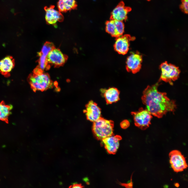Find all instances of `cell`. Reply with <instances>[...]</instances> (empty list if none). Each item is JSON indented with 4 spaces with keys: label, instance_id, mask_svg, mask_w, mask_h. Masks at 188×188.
Returning <instances> with one entry per match:
<instances>
[{
    "label": "cell",
    "instance_id": "obj_1",
    "mask_svg": "<svg viewBox=\"0 0 188 188\" xmlns=\"http://www.w3.org/2000/svg\"><path fill=\"white\" fill-rule=\"evenodd\" d=\"M160 81L152 86H148L143 92V103L151 114L158 118L169 112H174L176 108L175 102L169 99L165 92L158 91Z\"/></svg>",
    "mask_w": 188,
    "mask_h": 188
},
{
    "label": "cell",
    "instance_id": "obj_2",
    "mask_svg": "<svg viewBox=\"0 0 188 188\" xmlns=\"http://www.w3.org/2000/svg\"><path fill=\"white\" fill-rule=\"evenodd\" d=\"M28 81L32 90L43 91L50 87L52 84L50 77L47 73L36 68L28 78Z\"/></svg>",
    "mask_w": 188,
    "mask_h": 188
},
{
    "label": "cell",
    "instance_id": "obj_3",
    "mask_svg": "<svg viewBox=\"0 0 188 188\" xmlns=\"http://www.w3.org/2000/svg\"><path fill=\"white\" fill-rule=\"evenodd\" d=\"M113 121L100 117L93 122L92 129L97 138L102 140L113 135Z\"/></svg>",
    "mask_w": 188,
    "mask_h": 188
},
{
    "label": "cell",
    "instance_id": "obj_4",
    "mask_svg": "<svg viewBox=\"0 0 188 188\" xmlns=\"http://www.w3.org/2000/svg\"><path fill=\"white\" fill-rule=\"evenodd\" d=\"M161 71L160 80L167 82L175 81L179 78L180 71L178 67L165 61L160 66Z\"/></svg>",
    "mask_w": 188,
    "mask_h": 188
},
{
    "label": "cell",
    "instance_id": "obj_5",
    "mask_svg": "<svg viewBox=\"0 0 188 188\" xmlns=\"http://www.w3.org/2000/svg\"><path fill=\"white\" fill-rule=\"evenodd\" d=\"M135 125L142 130L146 129L151 124L152 115L146 109L142 108L137 111L132 112Z\"/></svg>",
    "mask_w": 188,
    "mask_h": 188
},
{
    "label": "cell",
    "instance_id": "obj_6",
    "mask_svg": "<svg viewBox=\"0 0 188 188\" xmlns=\"http://www.w3.org/2000/svg\"><path fill=\"white\" fill-rule=\"evenodd\" d=\"M169 162L174 171L178 173L183 171L188 167L186 158L179 150H173L169 154Z\"/></svg>",
    "mask_w": 188,
    "mask_h": 188
},
{
    "label": "cell",
    "instance_id": "obj_7",
    "mask_svg": "<svg viewBox=\"0 0 188 188\" xmlns=\"http://www.w3.org/2000/svg\"><path fill=\"white\" fill-rule=\"evenodd\" d=\"M142 62V56L138 52H132L127 57L126 67L128 72L135 73L141 69Z\"/></svg>",
    "mask_w": 188,
    "mask_h": 188
},
{
    "label": "cell",
    "instance_id": "obj_8",
    "mask_svg": "<svg viewBox=\"0 0 188 188\" xmlns=\"http://www.w3.org/2000/svg\"><path fill=\"white\" fill-rule=\"evenodd\" d=\"M46 58L49 64L57 67L64 65L67 61L68 57L60 49L54 48L48 53Z\"/></svg>",
    "mask_w": 188,
    "mask_h": 188
},
{
    "label": "cell",
    "instance_id": "obj_9",
    "mask_svg": "<svg viewBox=\"0 0 188 188\" xmlns=\"http://www.w3.org/2000/svg\"><path fill=\"white\" fill-rule=\"evenodd\" d=\"M105 30L113 37H117L123 33L124 25L122 21L110 19L106 23Z\"/></svg>",
    "mask_w": 188,
    "mask_h": 188
},
{
    "label": "cell",
    "instance_id": "obj_10",
    "mask_svg": "<svg viewBox=\"0 0 188 188\" xmlns=\"http://www.w3.org/2000/svg\"><path fill=\"white\" fill-rule=\"evenodd\" d=\"M117 38L114 46L115 50L120 54H126L129 49L130 41L134 40V38L128 34L122 35Z\"/></svg>",
    "mask_w": 188,
    "mask_h": 188
},
{
    "label": "cell",
    "instance_id": "obj_11",
    "mask_svg": "<svg viewBox=\"0 0 188 188\" xmlns=\"http://www.w3.org/2000/svg\"><path fill=\"white\" fill-rule=\"evenodd\" d=\"M45 11V19L48 24L55 25L57 22H62L64 19L61 12L55 9V6L51 5L44 8Z\"/></svg>",
    "mask_w": 188,
    "mask_h": 188
},
{
    "label": "cell",
    "instance_id": "obj_12",
    "mask_svg": "<svg viewBox=\"0 0 188 188\" xmlns=\"http://www.w3.org/2000/svg\"><path fill=\"white\" fill-rule=\"evenodd\" d=\"M131 8L125 6L123 2H120L111 13L110 19L122 21L126 20Z\"/></svg>",
    "mask_w": 188,
    "mask_h": 188
},
{
    "label": "cell",
    "instance_id": "obj_13",
    "mask_svg": "<svg viewBox=\"0 0 188 188\" xmlns=\"http://www.w3.org/2000/svg\"><path fill=\"white\" fill-rule=\"evenodd\" d=\"M121 137L119 135H112L102 140L104 147L107 152L114 154L117 152L119 146Z\"/></svg>",
    "mask_w": 188,
    "mask_h": 188
},
{
    "label": "cell",
    "instance_id": "obj_14",
    "mask_svg": "<svg viewBox=\"0 0 188 188\" xmlns=\"http://www.w3.org/2000/svg\"><path fill=\"white\" fill-rule=\"evenodd\" d=\"M85 111L87 119L91 121L94 122L101 117L100 108L92 101L87 104Z\"/></svg>",
    "mask_w": 188,
    "mask_h": 188
},
{
    "label": "cell",
    "instance_id": "obj_15",
    "mask_svg": "<svg viewBox=\"0 0 188 188\" xmlns=\"http://www.w3.org/2000/svg\"><path fill=\"white\" fill-rule=\"evenodd\" d=\"M14 66V59L11 56H6L0 60V73L5 77H8Z\"/></svg>",
    "mask_w": 188,
    "mask_h": 188
},
{
    "label": "cell",
    "instance_id": "obj_16",
    "mask_svg": "<svg viewBox=\"0 0 188 188\" xmlns=\"http://www.w3.org/2000/svg\"><path fill=\"white\" fill-rule=\"evenodd\" d=\"M104 96L107 104L118 101L119 99V92L116 88L111 87L105 90Z\"/></svg>",
    "mask_w": 188,
    "mask_h": 188
},
{
    "label": "cell",
    "instance_id": "obj_17",
    "mask_svg": "<svg viewBox=\"0 0 188 188\" xmlns=\"http://www.w3.org/2000/svg\"><path fill=\"white\" fill-rule=\"evenodd\" d=\"M57 5L61 12H66L75 9L77 7L75 0H59Z\"/></svg>",
    "mask_w": 188,
    "mask_h": 188
},
{
    "label": "cell",
    "instance_id": "obj_18",
    "mask_svg": "<svg viewBox=\"0 0 188 188\" xmlns=\"http://www.w3.org/2000/svg\"><path fill=\"white\" fill-rule=\"evenodd\" d=\"M12 108L11 105L7 104L4 101H2L0 103V120L8 123V118Z\"/></svg>",
    "mask_w": 188,
    "mask_h": 188
},
{
    "label": "cell",
    "instance_id": "obj_19",
    "mask_svg": "<svg viewBox=\"0 0 188 188\" xmlns=\"http://www.w3.org/2000/svg\"><path fill=\"white\" fill-rule=\"evenodd\" d=\"M38 55L39 58L38 61V64L36 67L43 71L45 69H49L50 66L47 60V56L40 52L38 53Z\"/></svg>",
    "mask_w": 188,
    "mask_h": 188
},
{
    "label": "cell",
    "instance_id": "obj_20",
    "mask_svg": "<svg viewBox=\"0 0 188 188\" xmlns=\"http://www.w3.org/2000/svg\"><path fill=\"white\" fill-rule=\"evenodd\" d=\"M54 48L55 47L53 43L46 42L44 44L40 52L47 56L48 53Z\"/></svg>",
    "mask_w": 188,
    "mask_h": 188
},
{
    "label": "cell",
    "instance_id": "obj_21",
    "mask_svg": "<svg viewBox=\"0 0 188 188\" xmlns=\"http://www.w3.org/2000/svg\"><path fill=\"white\" fill-rule=\"evenodd\" d=\"M181 0L182 3L180 5V8L184 13L187 14L188 11V0Z\"/></svg>",
    "mask_w": 188,
    "mask_h": 188
},
{
    "label": "cell",
    "instance_id": "obj_22",
    "mask_svg": "<svg viewBox=\"0 0 188 188\" xmlns=\"http://www.w3.org/2000/svg\"><path fill=\"white\" fill-rule=\"evenodd\" d=\"M129 122L127 120L123 121L120 124L121 127L124 129L127 128L129 126Z\"/></svg>",
    "mask_w": 188,
    "mask_h": 188
},
{
    "label": "cell",
    "instance_id": "obj_23",
    "mask_svg": "<svg viewBox=\"0 0 188 188\" xmlns=\"http://www.w3.org/2000/svg\"><path fill=\"white\" fill-rule=\"evenodd\" d=\"M83 187L81 185L77 184H74L71 187L72 188H82Z\"/></svg>",
    "mask_w": 188,
    "mask_h": 188
},
{
    "label": "cell",
    "instance_id": "obj_24",
    "mask_svg": "<svg viewBox=\"0 0 188 188\" xmlns=\"http://www.w3.org/2000/svg\"><path fill=\"white\" fill-rule=\"evenodd\" d=\"M175 185L177 187H178L179 186V185L178 183H176L175 184Z\"/></svg>",
    "mask_w": 188,
    "mask_h": 188
},
{
    "label": "cell",
    "instance_id": "obj_25",
    "mask_svg": "<svg viewBox=\"0 0 188 188\" xmlns=\"http://www.w3.org/2000/svg\"><path fill=\"white\" fill-rule=\"evenodd\" d=\"M147 0V1H150V0Z\"/></svg>",
    "mask_w": 188,
    "mask_h": 188
}]
</instances>
